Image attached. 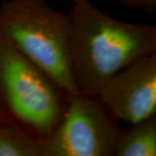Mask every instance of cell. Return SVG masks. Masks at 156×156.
Returning a JSON list of instances; mask_svg holds the SVG:
<instances>
[{"instance_id":"1","label":"cell","mask_w":156,"mask_h":156,"mask_svg":"<svg viewBox=\"0 0 156 156\" xmlns=\"http://www.w3.org/2000/svg\"><path fill=\"white\" fill-rule=\"evenodd\" d=\"M69 56L81 94L96 95L109 78L141 56L156 52V26L121 21L91 0L74 3Z\"/></svg>"},{"instance_id":"2","label":"cell","mask_w":156,"mask_h":156,"mask_svg":"<svg viewBox=\"0 0 156 156\" xmlns=\"http://www.w3.org/2000/svg\"><path fill=\"white\" fill-rule=\"evenodd\" d=\"M0 33L69 96L81 94L73 76L69 14L45 0H5L0 5Z\"/></svg>"},{"instance_id":"3","label":"cell","mask_w":156,"mask_h":156,"mask_svg":"<svg viewBox=\"0 0 156 156\" xmlns=\"http://www.w3.org/2000/svg\"><path fill=\"white\" fill-rule=\"evenodd\" d=\"M69 98L0 33L2 121L21 128L39 143L55 132Z\"/></svg>"},{"instance_id":"4","label":"cell","mask_w":156,"mask_h":156,"mask_svg":"<svg viewBox=\"0 0 156 156\" xmlns=\"http://www.w3.org/2000/svg\"><path fill=\"white\" fill-rule=\"evenodd\" d=\"M118 122L96 95L71 96L55 132L38 143L41 156H113Z\"/></svg>"},{"instance_id":"5","label":"cell","mask_w":156,"mask_h":156,"mask_svg":"<svg viewBox=\"0 0 156 156\" xmlns=\"http://www.w3.org/2000/svg\"><path fill=\"white\" fill-rule=\"evenodd\" d=\"M96 96L118 121L130 125L156 115V52L115 74Z\"/></svg>"},{"instance_id":"6","label":"cell","mask_w":156,"mask_h":156,"mask_svg":"<svg viewBox=\"0 0 156 156\" xmlns=\"http://www.w3.org/2000/svg\"><path fill=\"white\" fill-rule=\"evenodd\" d=\"M115 156L156 155V115L120 129L115 146Z\"/></svg>"},{"instance_id":"7","label":"cell","mask_w":156,"mask_h":156,"mask_svg":"<svg viewBox=\"0 0 156 156\" xmlns=\"http://www.w3.org/2000/svg\"><path fill=\"white\" fill-rule=\"evenodd\" d=\"M0 156H41L38 142L17 126L0 122Z\"/></svg>"},{"instance_id":"8","label":"cell","mask_w":156,"mask_h":156,"mask_svg":"<svg viewBox=\"0 0 156 156\" xmlns=\"http://www.w3.org/2000/svg\"><path fill=\"white\" fill-rule=\"evenodd\" d=\"M123 6L141 11L147 13H153L156 9V0H116Z\"/></svg>"},{"instance_id":"9","label":"cell","mask_w":156,"mask_h":156,"mask_svg":"<svg viewBox=\"0 0 156 156\" xmlns=\"http://www.w3.org/2000/svg\"><path fill=\"white\" fill-rule=\"evenodd\" d=\"M70 1H72L73 3H76V2H78V1H81V0H70Z\"/></svg>"},{"instance_id":"10","label":"cell","mask_w":156,"mask_h":156,"mask_svg":"<svg viewBox=\"0 0 156 156\" xmlns=\"http://www.w3.org/2000/svg\"><path fill=\"white\" fill-rule=\"evenodd\" d=\"M1 121H2V120H1V118H0V122H1Z\"/></svg>"}]
</instances>
